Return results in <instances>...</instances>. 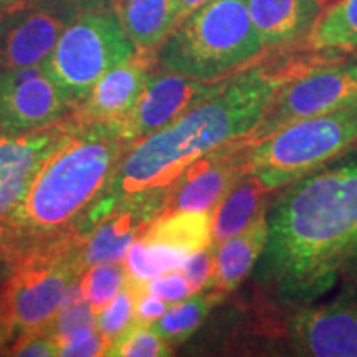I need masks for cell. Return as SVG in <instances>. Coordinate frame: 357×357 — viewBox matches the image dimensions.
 Returning a JSON list of instances; mask_svg holds the SVG:
<instances>
[{"label": "cell", "instance_id": "obj_33", "mask_svg": "<svg viewBox=\"0 0 357 357\" xmlns=\"http://www.w3.org/2000/svg\"><path fill=\"white\" fill-rule=\"evenodd\" d=\"M208 2H211V0H176L177 24L181 20H184L187 15H190V13L194 10H197L199 7H202Z\"/></svg>", "mask_w": 357, "mask_h": 357}, {"label": "cell", "instance_id": "obj_20", "mask_svg": "<svg viewBox=\"0 0 357 357\" xmlns=\"http://www.w3.org/2000/svg\"><path fill=\"white\" fill-rule=\"evenodd\" d=\"M139 238L187 258L212 243V212H162L147 225Z\"/></svg>", "mask_w": 357, "mask_h": 357}, {"label": "cell", "instance_id": "obj_4", "mask_svg": "<svg viewBox=\"0 0 357 357\" xmlns=\"http://www.w3.org/2000/svg\"><path fill=\"white\" fill-rule=\"evenodd\" d=\"M266 56L245 0H211L174 26L155 60L166 71L218 82Z\"/></svg>", "mask_w": 357, "mask_h": 357}, {"label": "cell", "instance_id": "obj_16", "mask_svg": "<svg viewBox=\"0 0 357 357\" xmlns=\"http://www.w3.org/2000/svg\"><path fill=\"white\" fill-rule=\"evenodd\" d=\"M153 56H155L153 52H136L106 71L82 105L75 108V121L78 124L108 123L126 114L149 82Z\"/></svg>", "mask_w": 357, "mask_h": 357}, {"label": "cell", "instance_id": "obj_26", "mask_svg": "<svg viewBox=\"0 0 357 357\" xmlns=\"http://www.w3.org/2000/svg\"><path fill=\"white\" fill-rule=\"evenodd\" d=\"M136 324V287L128 280L126 287L96 312V326L106 349Z\"/></svg>", "mask_w": 357, "mask_h": 357}, {"label": "cell", "instance_id": "obj_13", "mask_svg": "<svg viewBox=\"0 0 357 357\" xmlns=\"http://www.w3.org/2000/svg\"><path fill=\"white\" fill-rule=\"evenodd\" d=\"M253 144L255 142L252 137L247 136L194 160L169 189L160 213L172 211L213 212L230 185L248 171L250 149Z\"/></svg>", "mask_w": 357, "mask_h": 357}, {"label": "cell", "instance_id": "obj_14", "mask_svg": "<svg viewBox=\"0 0 357 357\" xmlns=\"http://www.w3.org/2000/svg\"><path fill=\"white\" fill-rule=\"evenodd\" d=\"M78 126L73 118L32 132H0V225L15 211L48 158Z\"/></svg>", "mask_w": 357, "mask_h": 357}, {"label": "cell", "instance_id": "obj_9", "mask_svg": "<svg viewBox=\"0 0 357 357\" xmlns=\"http://www.w3.org/2000/svg\"><path fill=\"white\" fill-rule=\"evenodd\" d=\"M284 351L301 357H357V293L352 284L334 300L287 307Z\"/></svg>", "mask_w": 357, "mask_h": 357}, {"label": "cell", "instance_id": "obj_24", "mask_svg": "<svg viewBox=\"0 0 357 357\" xmlns=\"http://www.w3.org/2000/svg\"><path fill=\"white\" fill-rule=\"evenodd\" d=\"M184 260L185 258L176 252L137 238L128 250L124 266L128 271V280L134 283H144L155 276L177 270Z\"/></svg>", "mask_w": 357, "mask_h": 357}, {"label": "cell", "instance_id": "obj_8", "mask_svg": "<svg viewBox=\"0 0 357 357\" xmlns=\"http://www.w3.org/2000/svg\"><path fill=\"white\" fill-rule=\"evenodd\" d=\"M357 100V53L334 52L289 79L250 134L258 142L289 123L337 109Z\"/></svg>", "mask_w": 357, "mask_h": 357}, {"label": "cell", "instance_id": "obj_31", "mask_svg": "<svg viewBox=\"0 0 357 357\" xmlns=\"http://www.w3.org/2000/svg\"><path fill=\"white\" fill-rule=\"evenodd\" d=\"M132 284L136 287V324L151 326L172 306L171 303L164 301L162 298L144 291L137 283Z\"/></svg>", "mask_w": 357, "mask_h": 357}, {"label": "cell", "instance_id": "obj_34", "mask_svg": "<svg viewBox=\"0 0 357 357\" xmlns=\"http://www.w3.org/2000/svg\"><path fill=\"white\" fill-rule=\"evenodd\" d=\"M10 268H12L10 258H8L7 253L3 252L2 248H0V284H2L3 280L7 278V275H8V271H10Z\"/></svg>", "mask_w": 357, "mask_h": 357}, {"label": "cell", "instance_id": "obj_6", "mask_svg": "<svg viewBox=\"0 0 357 357\" xmlns=\"http://www.w3.org/2000/svg\"><path fill=\"white\" fill-rule=\"evenodd\" d=\"M357 141V100L276 129L250 149L248 171L266 190L291 184Z\"/></svg>", "mask_w": 357, "mask_h": 357}, {"label": "cell", "instance_id": "obj_23", "mask_svg": "<svg viewBox=\"0 0 357 357\" xmlns=\"http://www.w3.org/2000/svg\"><path fill=\"white\" fill-rule=\"evenodd\" d=\"M223 294L212 289H200L185 300L176 303L151 328L171 347H177L202 326L213 306L223 300Z\"/></svg>", "mask_w": 357, "mask_h": 357}, {"label": "cell", "instance_id": "obj_18", "mask_svg": "<svg viewBox=\"0 0 357 357\" xmlns=\"http://www.w3.org/2000/svg\"><path fill=\"white\" fill-rule=\"evenodd\" d=\"M266 235V217L263 213L243 231L217 245L212 275L204 289H212L227 296L238 288V284L255 270L265 248Z\"/></svg>", "mask_w": 357, "mask_h": 357}, {"label": "cell", "instance_id": "obj_32", "mask_svg": "<svg viewBox=\"0 0 357 357\" xmlns=\"http://www.w3.org/2000/svg\"><path fill=\"white\" fill-rule=\"evenodd\" d=\"M65 2H68L71 7H75L79 13H82L88 10H102V8H111V6L114 3V0H65Z\"/></svg>", "mask_w": 357, "mask_h": 357}, {"label": "cell", "instance_id": "obj_38", "mask_svg": "<svg viewBox=\"0 0 357 357\" xmlns=\"http://www.w3.org/2000/svg\"><path fill=\"white\" fill-rule=\"evenodd\" d=\"M116 2H118V0H114V3H116Z\"/></svg>", "mask_w": 357, "mask_h": 357}, {"label": "cell", "instance_id": "obj_7", "mask_svg": "<svg viewBox=\"0 0 357 357\" xmlns=\"http://www.w3.org/2000/svg\"><path fill=\"white\" fill-rule=\"evenodd\" d=\"M136 52L118 12L88 10L66 25L43 68L75 111L106 71Z\"/></svg>", "mask_w": 357, "mask_h": 357}, {"label": "cell", "instance_id": "obj_11", "mask_svg": "<svg viewBox=\"0 0 357 357\" xmlns=\"http://www.w3.org/2000/svg\"><path fill=\"white\" fill-rule=\"evenodd\" d=\"M229 78L200 82L162 70L151 75L136 105L121 118L108 121V124L121 139L132 146L169 126L200 101L215 95L225 86Z\"/></svg>", "mask_w": 357, "mask_h": 357}, {"label": "cell", "instance_id": "obj_36", "mask_svg": "<svg viewBox=\"0 0 357 357\" xmlns=\"http://www.w3.org/2000/svg\"><path fill=\"white\" fill-rule=\"evenodd\" d=\"M12 2H15V0H0V7L8 6V3H12Z\"/></svg>", "mask_w": 357, "mask_h": 357}, {"label": "cell", "instance_id": "obj_5", "mask_svg": "<svg viewBox=\"0 0 357 357\" xmlns=\"http://www.w3.org/2000/svg\"><path fill=\"white\" fill-rule=\"evenodd\" d=\"M68 236L17 258L0 284V349L30 333L50 331L66 289L82 276L78 245Z\"/></svg>", "mask_w": 357, "mask_h": 357}, {"label": "cell", "instance_id": "obj_21", "mask_svg": "<svg viewBox=\"0 0 357 357\" xmlns=\"http://www.w3.org/2000/svg\"><path fill=\"white\" fill-rule=\"evenodd\" d=\"M116 12L137 52H153L177 25L176 0H118Z\"/></svg>", "mask_w": 357, "mask_h": 357}, {"label": "cell", "instance_id": "obj_37", "mask_svg": "<svg viewBox=\"0 0 357 357\" xmlns=\"http://www.w3.org/2000/svg\"><path fill=\"white\" fill-rule=\"evenodd\" d=\"M319 2H321V3H324V2H328V0H319Z\"/></svg>", "mask_w": 357, "mask_h": 357}, {"label": "cell", "instance_id": "obj_25", "mask_svg": "<svg viewBox=\"0 0 357 357\" xmlns=\"http://www.w3.org/2000/svg\"><path fill=\"white\" fill-rule=\"evenodd\" d=\"M128 283V271L124 261L118 263H98L89 266L79 276L83 294L98 312L102 306H106Z\"/></svg>", "mask_w": 357, "mask_h": 357}, {"label": "cell", "instance_id": "obj_27", "mask_svg": "<svg viewBox=\"0 0 357 357\" xmlns=\"http://www.w3.org/2000/svg\"><path fill=\"white\" fill-rule=\"evenodd\" d=\"M172 347L151 326L134 324L105 351L111 357H167Z\"/></svg>", "mask_w": 357, "mask_h": 357}, {"label": "cell", "instance_id": "obj_19", "mask_svg": "<svg viewBox=\"0 0 357 357\" xmlns=\"http://www.w3.org/2000/svg\"><path fill=\"white\" fill-rule=\"evenodd\" d=\"M266 190L253 172L245 171L223 194L212 212V243L220 245L230 236L243 231L266 212Z\"/></svg>", "mask_w": 357, "mask_h": 357}, {"label": "cell", "instance_id": "obj_35", "mask_svg": "<svg viewBox=\"0 0 357 357\" xmlns=\"http://www.w3.org/2000/svg\"><path fill=\"white\" fill-rule=\"evenodd\" d=\"M346 276H347V280H349V283L352 284V288H354V291L357 293V263L351 268L349 271H347Z\"/></svg>", "mask_w": 357, "mask_h": 357}, {"label": "cell", "instance_id": "obj_22", "mask_svg": "<svg viewBox=\"0 0 357 357\" xmlns=\"http://www.w3.org/2000/svg\"><path fill=\"white\" fill-rule=\"evenodd\" d=\"M301 48L357 53V0H336L321 10Z\"/></svg>", "mask_w": 357, "mask_h": 357}, {"label": "cell", "instance_id": "obj_3", "mask_svg": "<svg viewBox=\"0 0 357 357\" xmlns=\"http://www.w3.org/2000/svg\"><path fill=\"white\" fill-rule=\"evenodd\" d=\"M129 147L108 123L79 124L0 225V248L10 261L30 250L82 236V227L108 194Z\"/></svg>", "mask_w": 357, "mask_h": 357}, {"label": "cell", "instance_id": "obj_29", "mask_svg": "<svg viewBox=\"0 0 357 357\" xmlns=\"http://www.w3.org/2000/svg\"><path fill=\"white\" fill-rule=\"evenodd\" d=\"M215 248L217 247L213 243L207 245L205 248L187 257L177 268V271H181L185 276V280L189 281L195 293L204 289L208 278H211L213 261H215Z\"/></svg>", "mask_w": 357, "mask_h": 357}, {"label": "cell", "instance_id": "obj_1", "mask_svg": "<svg viewBox=\"0 0 357 357\" xmlns=\"http://www.w3.org/2000/svg\"><path fill=\"white\" fill-rule=\"evenodd\" d=\"M266 243L253 270L283 307L318 301L357 263V141L268 202Z\"/></svg>", "mask_w": 357, "mask_h": 357}, {"label": "cell", "instance_id": "obj_10", "mask_svg": "<svg viewBox=\"0 0 357 357\" xmlns=\"http://www.w3.org/2000/svg\"><path fill=\"white\" fill-rule=\"evenodd\" d=\"M78 13L65 0H15L0 7V71L43 65Z\"/></svg>", "mask_w": 357, "mask_h": 357}, {"label": "cell", "instance_id": "obj_17", "mask_svg": "<svg viewBox=\"0 0 357 357\" xmlns=\"http://www.w3.org/2000/svg\"><path fill=\"white\" fill-rule=\"evenodd\" d=\"M266 53L301 47L323 10L319 0H245Z\"/></svg>", "mask_w": 357, "mask_h": 357}, {"label": "cell", "instance_id": "obj_28", "mask_svg": "<svg viewBox=\"0 0 357 357\" xmlns=\"http://www.w3.org/2000/svg\"><path fill=\"white\" fill-rule=\"evenodd\" d=\"M137 284H139L144 291L153 293L155 296L162 298L164 301L171 303V305H176V303L185 300V298H189L190 294L195 293L189 281L185 280V276L177 270L169 271V273L155 276L153 280Z\"/></svg>", "mask_w": 357, "mask_h": 357}, {"label": "cell", "instance_id": "obj_15", "mask_svg": "<svg viewBox=\"0 0 357 357\" xmlns=\"http://www.w3.org/2000/svg\"><path fill=\"white\" fill-rule=\"evenodd\" d=\"M160 208L162 202L155 197L119 199L113 211L79 238L77 258L82 271L98 263L124 261L128 250L159 215Z\"/></svg>", "mask_w": 357, "mask_h": 357}, {"label": "cell", "instance_id": "obj_12", "mask_svg": "<svg viewBox=\"0 0 357 357\" xmlns=\"http://www.w3.org/2000/svg\"><path fill=\"white\" fill-rule=\"evenodd\" d=\"M73 108L43 65L0 71V132L25 134L61 123Z\"/></svg>", "mask_w": 357, "mask_h": 357}, {"label": "cell", "instance_id": "obj_2", "mask_svg": "<svg viewBox=\"0 0 357 357\" xmlns=\"http://www.w3.org/2000/svg\"><path fill=\"white\" fill-rule=\"evenodd\" d=\"M333 53L301 47L266 53L255 65L231 75L215 95L129 147L108 194L116 200L147 195L164 204L169 189L194 160L250 136L280 89Z\"/></svg>", "mask_w": 357, "mask_h": 357}, {"label": "cell", "instance_id": "obj_30", "mask_svg": "<svg viewBox=\"0 0 357 357\" xmlns=\"http://www.w3.org/2000/svg\"><path fill=\"white\" fill-rule=\"evenodd\" d=\"M6 351L10 356L25 357H50L58 356V342L50 331L30 333L17 339Z\"/></svg>", "mask_w": 357, "mask_h": 357}]
</instances>
